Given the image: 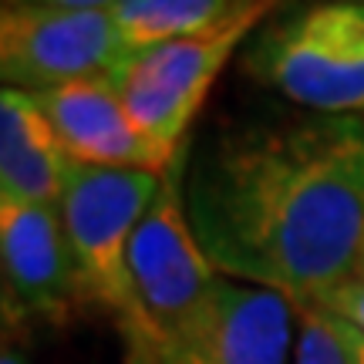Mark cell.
<instances>
[{
    "label": "cell",
    "instance_id": "6da1fadb",
    "mask_svg": "<svg viewBox=\"0 0 364 364\" xmlns=\"http://www.w3.org/2000/svg\"><path fill=\"white\" fill-rule=\"evenodd\" d=\"M182 196L220 277L317 304L361 263L364 118L297 108L226 122L186 149Z\"/></svg>",
    "mask_w": 364,
    "mask_h": 364
},
{
    "label": "cell",
    "instance_id": "7a4b0ae2",
    "mask_svg": "<svg viewBox=\"0 0 364 364\" xmlns=\"http://www.w3.org/2000/svg\"><path fill=\"white\" fill-rule=\"evenodd\" d=\"M240 68L294 108L364 118V0H311L273 14Z\"/></svg>",
    "mask_w": 364,
    "mask_h": 364
},
{
    "label": "cell",
    "instance_id": "3957f363",
    "mask_svg": "<svg viewBox=\"0 0 364 364\" xmlns=\"http://www.w3.org/2000/svg\"><path fill=\"white\" fill-rule=\"evenodd\" d=\"M166 172L71 162L65 193L58 203L81 300L112 314L129 348H142V324L129 273V247L145 209L152 206V199L162 189Z\"/></svg>",
    "mask_w": 364,
    "mask_h": 364
},
{
    "label": "cell",
    "instance_id": "277c9868",
    "mask_svg": "<svg viewBox=\"0 0 364 364\" xmlns=\"http://www.w3.org/2000/svg\"><path fill=\"white\" fill-rule=\"evenodd\" d=\"M280 7L284 0H240L216 27L132 54L129 65L112 78L135 125L169 159L182 156L196 115L230 58H240L250 38Z\"/></svg>",
    "mask_w": 364,
    "mask_h": 364
},
{
    "label": "cell",
    "instance_id": "5b68a950",
    "mask_svg": "<svg viewBox=\"0 0 364 364\" xmlns=\"http://www.w3.org/2000/svg\"><path fill=\"white\" fill-rule=\"evenodd\" d=\"M182 156L166 172L162 189L145 209L129 247L132 290L142 324V348L135 351L152 354V361L159 348L193 321L220 280V270L203 253L186 213Z\"/></svg>",
    "mask_w": 364,
    "mask_h": 364
},
{
    "label": "cell",
    "instance_id": "8992f818",
    "mask_svg": "<svg viewBox=\"0 0 364 364\" xmlns=\"http://www.w3.org/2000/svg\"><path fill=\"white\" fill-rule=\"evenodd\" d=\"M132 48L108 11L11 4L0 11V78L14 91L112 81Z\"/></svg>",
    "mask_w": 364,
    "mask_h": 364
},
{
    "label": "cell",
    "instance_id": "52a82bcc",
    "mask_svg": "<svg viewBox=\"0 0 364 364\" xmlns=\"http://www.w3.org/2000/svg\"><path fill=\"white\" fill-rule=\"evenodd\" d=\"M297 304L220 277L196 317L156 351V364H294Z\"/></svg>",
    "mask_w": 364,
    "mask_h": 364
},
{
    "label": "cell",
    "instance_id": "ba28073f",
    "mask_svg": "<svg viewBox=\"0 0 364 364\" xmlns=\"http://www.w3.org/2000/svg\"><path fill=\"white\" fill-rule=\"evenodd\" d=\"M4 314L17 324H65L81 300L58 206H0Z\"/></svg>",
    "mask_w": 364,
    "mask_h": 364
},
{
    "label": "cell",
    "instance_id": "9c48e42d",
    "mask_svg": "<svg viewBox=\"0 0 364 364\" xmlns=\"http://www.w3.org/2000/svg\"><path fill=\"white\" fill-rule=\"evenodd\" d=\"M34 102L71 162L149 172H166L176 162L135 125L112 81H78L38 91Z\"/></svg>",
    "mask_w": 364,
    "mask_h": 364
},
{
    "label": "cell",
    "instance_id": "30bf717a",
    "mask_svg": "<svg viewBox=\"0 0 364 364\" xmlns=\"http://www.w3.org/2000/svg\"><path fill=\"white\" fill-rule=\"evenodd\" d=\"M71 159L31 91H0V206H58Z\"/></svg>",
    "mask_w": 364,
    "mask_h": 364
},
{
    "label": "cell",
    "instance_id": "8fae6325",
    "mask_svg": "<svg viewBox=\"0 0 364 364\" xmlns=\"http://www.w3.org/2000/svg\"><path fill=\"white\" fill-rule=\"evenodd\" d=\"M240 0H118L112 7L132 54L203 34L226 21Z\"/></svg>",
    "mask_w": 364,
    "mask_h": 364
},
{
    "label": "cell",
    "instance_id": "7c38bea8",
    "mask_svg": "<svg viewBox=\"0 0 364 364\" xmlns=\"http://www.w3.org/2000/svg\"><path fill=\"white\" fill-rule=\"evenodd\" d=\"M294 364H351L348 344L334 317L317 304H297V344Z\"/></svg>",
    "mask_w": 364,
    "mask_h": 364
},
{
    "label": "cell",
    "instance_id": "4fadbf2b",
    "mask_svg": "<svg viewBox=\"0 0 364 364\" xmlns=\"http://www.w3.org/2000/svg\"><path fill=\"white\" fill-rule=\"evenodd\" d=\"M317 307H324L327 314L341 317L344 324H351L354 331L364 334V273L358 270L354 277H348L344 284H338L334 290H327L324 297L317 300Z\"/></svg>",
    "mask_w": 364,
    "mask_h": 364
},
{
    "label": "cell",
    "instance_id": "5bb4252c",
    "mask_svg": "<svg viewBox=\"0 0 364 364\" xmlns=\"http://www.w3.org/2000/svg\"><path fill=\"white\" fill-rule=\"evenodd\" d=\"M11 4H41V7H78V11H108L118 0H4V7Z\"/></svg>",
    "mask_w": 364,
    "mask_h": 364
},
{
    "label": "cell",
    "instance_id": "9a60e30c",
    "mask_svg": "<svg viewBox=\"0 0 364 364\" xmlns=\"http://www.w3.org/2000/svg\"><path fill=\"white\" fill-rule=\"evenodd\" d=\"M334 317V314H331ZM334 324H338L341 338H344V344H348V354H351V364H364V334L361 331H354L351 324H344L341 317H334Z\"/></svg>",
    "mask_w": 364,
    "mask_h": 364
},
{
    "label": "cell",
    "instance_id": "2e32d148",
    "mask_svg": "<svg viewBox=\"0 0 364 364\" xmlns=\"http://www.w3.org/2000/svg\"><path fill=\"white\" fill-rule=\"evenodd\" d=\"M0 364H27V354L21 344H11V338L4 341V354H0Z\"/></svg>",
    "mask_w": 364,
    "mask_h": 364
},
{
    "label": "cell",
    "instance_id": "e0dca14e",
    "mask_svg": "<svg viewBox=\"0 0 364 364\" xmlns=\"http://www.w3.org/2000/svg\"><path fill=\"white\" fill-rule=\"evenodd\" d=\"M125 364H156L152 361V354H145V351H135V348H129V361Z\"/></svg>",
    "mask_w": 364,
    "mask_h": 364
},
{
    "label": "cell",
    "instance_id": "ac0fdd59",
    "mask_svg": "<svg viewBox=\"0 0 364 364\" xmlns=\"http://www.w3.org/2000/svg\"><path fill=\"white\" fill-rule=\"evenodd\" d=\"M358 270L364 273V247H361V263H358Z\"/></svg>",
    "mask_w": 364,
    "mask_h": 364
},
{
    "label": "cell",
    "instance_id": "d6986e66",
    "mask_svg": "<svg viewBox=\"0 0 364 364\" xmlns=\"http://www.w3.org/2000/svg\"><path fill=\"white\" fill-rule=\"evenodd\" d=\"M294 4H311V0H294Z\"/></svg>",
    "mask_w": 364,
    "mask_h": 364
}]
</instances>
